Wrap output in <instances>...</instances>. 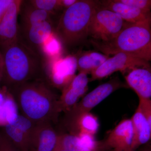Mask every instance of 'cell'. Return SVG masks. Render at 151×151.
<instances>
[{
  "instance_id": "cell-7",
  "label": "cell",
  "mask_w": 151,
  "mask_h": 151,
  "mask_svg": "<svg viewBox=\"0 0 151 151\" xmlns=\"http://www.w3.org/2000/svg\"><path fill=\"white\" fill-rule=\"evenodd\" d=\"M149 62L134 57L122 52L114 55L109 57L102 65L92 71L90 81L101 79L108 77L118 71H124L135 68H150Z\"/></svg>"
},
{
  "instance_id": "cell-24",
  "label": "cell",
  "mask_w": 151,
  "mask_h": 151,
  "mask_svg": "<svg viewBox=\"0 0 151 151\" xmlns=\"http://www.w3.org/2000/svg\"><path fill=\"white\" fill-rule=\"evenodd\" d=\"M0 151H19L4 132L0 133Z\"/></svg>"
},
{
  "instance_id": "cell-27",
  "label": "cell",
  "mask_w": 151,
  "mask_h": 151,
  "mask_svg": "<svg viewBox=\"0 0 151 151\" xmlns=\"http://www.w3.org/2000/svg\"><path fill=\"white\" fill-rule=\"evenodd\" d=\"M77 1V0H60V5L61 8L64 10L70 7Z\"/></svg>"
},
{
  "instance_id": "cell-13",
  "label": "cell",
  "mask_w": 151,
  "mask_h": 151,
  "mask_svg": "<svg viewBox=\"0 0 151 151\" xmlns=\"http://www.w3.org/2000/svg\"><path fill=\"white\" fill-rule=\"evenodd\" d=\"M134 134L131 119L122 120L104 142L105 148L119 151H132Z\"/></svg>"
},
{
  "instance_id": "cell-6",
  "label": "cell",
  "mask_w": 151,
  "mask_h": 151,
  "mask_svg": "<svg viewBox=\"0 0 151 151\" xmlns=\"http://www.w3.org/2000/svg\"><path fill=\"white\" fill-rule=\"evenodd\" d=\"M45 58L43 79L53 88L62 90L75 76L77 69L76 57Z\"/></svg>"
},
{
  "instance_id": "cell-28",
  "label": "cell",
  "mask_w": 151,
  "mask_h": 151,
  "mask_svg": "<svg viewBox=\"0 0 151 151\" xmlns=\"http://www.w3.org/2000/svg\"><path fill=\"white\" fill-rule=\"evenodd\" d=\"M3 73V61L1 53L0 51V87L1 84L2 78Z\"/></svg>"
},
{
  "instance_id": "cell-1",
  "label": "cell",
  "mask_w": 151,
  "mask_h": 151,
  "mask_svg": "<svg viewBox=\"0 0 151 151\" xmlns=\"http://www.w3.org/2000/svg\"><path fill=\"white\" fill-rule=\"evenodd\" d=\"M8 91L20 115L34 124L58 122L61 112L59 97L43 78L27 81Z\"/></svg>"
},
{
  "instance_id": "cell-19",
  "label": "cell",
  "mask_w": 151,
  "mask_h": 151,
  "mask_svg": "<svg viewBox=\"0 0 151 151\" xmlns=\"http://www.w3.org/2000/svg\"><path fill=\"white\" fill-rule=\"evenodd\" d=\"M131 119L134 134L132 151H135L150 140L151 123L147 120L139 107Z\"/></svg>"
},
{
  "instance_id": "cell-31",
  "label": "cell",
  "mask_w": 151,
  "mask_h": 151,
  "mask_svg": "<svg viewBox=\"0 0 151 151\" xmlns=\"http://www.w3.org/2000/svg\"><path fill=\"white\" fill-rule=\"evenodd\" d=\"M113 151H119L114 150H113Z\"/></svg>"
},
{
  "instance_id": "cell-5",
  "label": "cell",
  "mask_w": 151,
  "mask_h": 151,
  "mask_svg": "<svg viewBox=\"0 0 151 151\" xmlns=\"http://www.w3.org/2000/svg\"><path fill=\"white\" fill-rule=\"evenodd\" d=\"M126 22L117 14L101 7L99 3L90 21L88 36L97 41H109L117 36Z\"/></svg>"
},
{
  "instance_id": "cell-15",
  "label": "cell",
  "mask_w": 151,
  "mask_h": 151,
  "mask_svg": "<svg viewBox=\"0 0 151 151\" xmlns=\"http://www.w3.org/2000/svg\"><path fill=\"white\" fill-rule=\"evenodd\" d=\"M65 121L69 134L73 135L87 134L95 137L100 127L98 118L90 112L65 117Z\"/></svg>"
},
{
  "instance_id": "cell-29",
  "label": "cell",
  "mask_w": 151,
  "mask_h": 151,
  "mask_svg": "<svg viewBox=\"0 0 151 151\" xmlns=\"http://www.w3.org/2000/svg\"><path fill=\"white\" fill-rule=\"evenodd\" d=\"M53 151H68L66 149L63 148L62 146L60 145L58 142L57 143L56 146L54 150Z\"/></svg>"
},
{
  "instance_id": "cell-17",
  "label": "cell",
  "mask_w": 151,
  "mask_h": 151,
  "mask_svg": "<svg viewBox=\"0 0 151 151\" xmlns=\"http://www.w3.org/2000/svg\"><path fill=\"white\" fill-rule=\"evenodd\" d=\"M99 6L115 13L127 22L134 23L150 18V13L120 2L118 0L99 1Z\"/></svg>"
},
{
  "instance_id": "cell-22",
  "label": "cell",
  "mask_w": 151,
  "mask_h": 151,
  "mask_svg": "<svg viewBox=\"0 0 151 151\" xmlns=\"http://www.w3.org/2000/svg\"><path fill=\"white\" fill-rule=\"evenodd\" d=\"M28 2L36 8L55 15L57 11L62 9L60 0H29Z\"/></svg>"
},
{
  "instance_id": "cell-14",
  "label": "cell",
  "mask_w": 151,
  "mask_h": 151,
  "mask_svg": "<svg viewBox=\"0 0 151 151\" xmlns=\"http://www.w3.org/2000/svg\"><path fill=\"white\" fill-rule=\"evenodd\" d=\"M58 142L68 151H103L105 150L104 142L96 140L94 136L58 133Z\"/></svg>"
},
{
  "instance_id": "cell-30",
  "label": "cell",
  "mask_w": 151,
  "mask_h": 151,
  "mask_svg": "<svg viewBox=\"0 0 151 151\" xmlns=\"http://www.w3.org/2000/svg\"><path fill=\"white\" fill-rule=\"evenodd\" d=\"M146 151H151V150H147Z\"/></svg>"
},
{
  "instance_id": "cell-23",
  "label": "cell",
  "mask_w": 151,
  "mask_h": 151,
  "mask_svg": "<svg viewBox=\"0 0 151 151\" xmlns=\"http://www.w3.org/2000/svg\"><path fill=\"white\" fill-rule=\"evenodd\" d=\"M120 2L131 6L144 12L150 13L151 1L150 0H118Z\"/></svg>"
},
{
  "instance_id": "cell-9",
  "label": "cell",
  "mask_w": 151,
  "mask_h": 151,
  "mask_svg": "<svg viewBox=\"0 0 151 151\" xmlns=\"http://www.w3.org/2000/svg\"><path fill=\"white\" fill-rule=\"evenodd\" d=\"M35 124L19 114L11 124L6 125L4 133L19 151H32Z\"/></svg>"
},
{
  "instance_id": "cell-16",
  "label": "cell",
  "mask_w": 151,
  "mask_h": 151,
  "mask_svg": "<svg viewBox=\"0 0 151 151\" xmlns=\"http://www.w3.org/2000/svg\"><path fill=\"white\" fill-rule=\"evenodd\" d=\"M127 84L137 94L139 99L151 100L150 68H135L125 76Z\"/></svg>"
},
{
  "instance_id": "cell-21",
  "label": "cell",
  "mask_w": 151,
  "mask_h": 151,
  "mask_svg": "<svg viewBox=\"0 0 151 151\" xmlns=\"http://www.w3.org/2000/svg\"><path fill=\"white\" fill-rule=\"evenodd\" d=\"M109 58L108 55L97 52H86L76 58L77 69L79 72L91 73Z\"/></svg>"
},
{
  "instance_id": "cell-3",
  "label": "cell",
  "mask_w": 151,
  "mask_h": 151,
  "mask_svg": "<svg viewBox=\"0 0 151 151\" xmlns=\"http://www.w3.org/2000/svg\"><path fill=\"white\" fill-rule=\"evenodd\" d=\"M151 18L134 23L126 22L116 37L108 42L93 40L92 45L109 56L122 52L149 61L151 60Z\"/></svg>"
},
{
  "instance_id": "cell-20",
  "label": "cell",
  "mask_w": 151,
  "mask_h": 151,
  "mask_svg": "<svg viewBox=\"0 0 151 151\" xmlns=\"http://www.w3.org/2000/svg\"><path fill=\"white\" fill-rule=\"evenodd\" d=\"M19 28H25L39 23L53 22L54 15L33 6L27 1H23L20 10Z\"/></svg>"
},
{
  "instance_id": "cell-25",
  "label": "cell",
  "mask_w": 151,
  "mask_h": 151,
  "mask_svg": "<svg viewBox=\"0 0 151 151\" xmlns=\"http://www.w3.org/2000/svg\"><path fill=\"white\" fill-rule=\"evenodd\" d=\"M138 107L147 120L151 123V100L139 99Z\"/></svg>"
},
{
  "instance_id": "cell-8",
  "label": "cell",
  "mask_w": 151,
  "mask_h": 151,
  "mask_svg": "<svg viewBox=\"0 0 151 151\" xmlns=\"http://www.w3.org/2000/svg\"><path fill=\"white\" fill-rule=\"evenodd\" d=\"M124 86L120 80L116 78L99 85L83 97L70 111L65 113V117H73L81 113L90 112L113 92Z\"/></svg>"
},
{
  "instance_id": "cell-2",
  "label": "cell",
  "mask_w": 151,
  "mask_h": 151,
  "mask_svg": "<svg viewBox=\"0 0 151 151\" xmlns=\"http://www.w3.org/2000/svg\"><path fill=\"white\" fill-rule=\"evenodd\" d=\"M3 61L1 86L8 90L32 80L43 78L45 58L18 38L0 48Z\"/></svg>"
},
{
  "instance_id": "cell-12",
  "label": "cell",
  "mask_w": 151,
  "mask_h": 151,
  "mask_svg": "<svg viewBox=\"0 0 151 151\" xmlns=\"http://www.w3.org/2000/svg\"><path fill=\"white\" fill-rule=\"evenodd\" d=\"M22 1L14 0L0 22V48L18 39V19Z\"/></svg>"
},
{
  "instance_id": "cell-18",
  "label": "cell",
  "mask_w": 151,
  "mask_h": 151,
  "mask_svg": "<svg viewBox=\"0 0 151 151\" xmlns=\"http://www.w3.org/2000/svg\"><path fill=\"white\" fill-rule=\"evenodd\" d=\"M57 133L52 124L49 123L36 125L32 151H53L57 143Z\"/></svg>"
},
{
  "instance_id": "cell-4",
  "label": "cell",
  "mask_w": 151,
  "mask_h": 151,
  "mask_svg": "<svg viewBox=\"0 0 151 151\" xmlns=\"http://www.w3.org/2000/svg\"><path fill=\"white\" fill-rule=\"evenodd\" d=\"M98 1L77 0L63 10L55 28L54 34L60 43L68 48L78 46L88 36L90 21Z\"/></svg>"
},
{
  "instance_id": "cell-10",
  "label": "cell",
  "mask_w": 151,
  "mask_h": 151,
  "mask_svg": "<svg viewBox=\"0 0 151 151\" xmlns=\"http://www.w3.org/2000/svg\"><path fill=\"white\" fill-rule=\"evenodd\" d=\"M19 29V39L30 48L41 54L43 45L54 34L55 32L53 22L50 21L42 22Z\"/></svg>"
},
{
  "instance_id": "cell-26",
  "label": "cell",
  "mask_w": 151,
  "mask_h": 151,
  "mask_svg": "<svg viewBox=\"0 0 151 151\" xmlns=\"http://www.w3.org/2000/svg\"><path fill=\"white\" fill-rule=\"evenodd\" d=\"M14 0H0V22Z\"/></svg>"
},
{
  "instance_id": "cell-11",
  "label": "cell",
  "mask_w": 151,
  "mask_h": 151,
  "mask_svg": "<svg viewBox=\"0 0 151 151\" xmlns=\"http://www.w3.org/2000/svg\"><path fill=\"white\" fill-rule=\"evenodd\" d=\"M89 80L87 74L79 72L63 88L59 97V104L61 112L70 111L83 97L88 90Z\"/></svg>"
}]
</instances>
